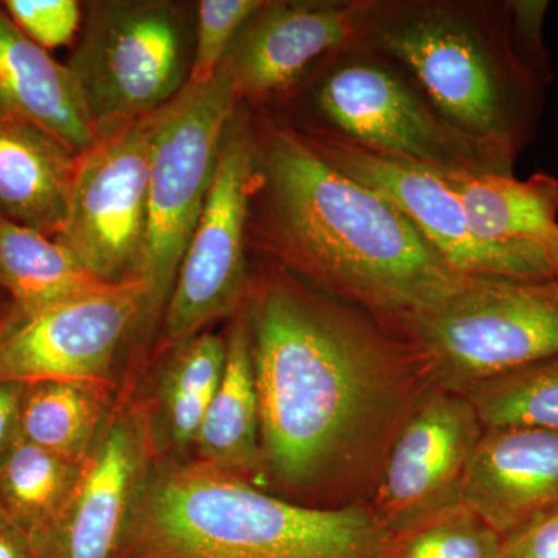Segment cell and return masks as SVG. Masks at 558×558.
Here are the masks:
<instances>
[{"label":"cell","instance_id":"6da1fadb","mask_svg":"<svg viewBox=\"0 0 558 558\" xmlns=\"http://www.w3.org/2000/svg\"><path fill=\"white\" fill-rule=\"evenodd\" d=\"M256 130L248 234L284 266L392 325L464 281L395 205L286 124Z\"/></svg>","mask_w":558,"mask_h":558},{"label":"cell","instance_id":"7a4b0ae2","mask_svg":"<svg viewBox=\"0 0 558 558\" xmlns=\"http://www.w3.org/2000/svg\"><path fill=\"white\" fill-rule=\"evenodd\" d=\"M250 292L264 458L279 480L303 486L339 461L369 421L391 348L354 307L282 271L264 275Z\"/></svg>","mask_w":558,"mask_h":558},{"label":"cell","instance_id":"3957f363","mask_svg":"<svg viewBox=\"0 0 558 558\" xmlns=\"http://www.w3.org/2000/svg\"><path fill=\"white\" fill-rule=\"evenodd\" d=\"M362 46L396 62L449 123L517 160L546 83L513 43L509 2L374 0Z\"/></svg>","mask_w":558,"mask_h":558},{"label":"cell","instance_id":"277c9868","mask_svg":"<svg viewBox=\"0 0 558 558\" xmlns=\"http://www.w3.org/2000/svg\"><path fill=\"white\" fill-rule=\"evenodd\" d=\"M389 545L366 510L301 508L196 461L149 470L116 558H387Z\"/></svg>","mask_w":558,"mask_h":558},{"label":"cell","instance_id":"5b68a950","mask_svg":"<svg viewBox=\"0 0 558 558\" xmlns=\"http://www.w3.org/2000/svg\"><path fill=\"white\" fill-rule=\"evenodd\" d=\"M396 326L447 387L469 391L558 355V279L468 277Z\"/></svg>","mask_w":558,"mask_h":558},{"label":"cell","instance_id":"8992f818","mask_svg":"<svg viewBox=\"0 0 558 558\" xmlns=\"http://www.w3.org/2000/svg\"><path fill=\"white\" fill-rule=\"evenodd\" d=\"M315 101L326 130L392 159L438 172L513 175L515 160L454 128L405 70L362 44L330 64Z\"/></svg>","mask_w":558,"mask_h":558},{"label":"cell","instance_id":"52a82bcc","mask_svg":"<svg viewBox=\"0 0 558 558\" xmlns=\"http://www.w3.org/2000/svg\"><path fill=\"white\" fill-rule=\"evenodd\" d=\"M68 68L102 137L159 112L183 90L189 25L170 2L92 3Z\"/></svg>","mask_w":558,"mask_h":558},{"label":"cell","instance_id":"ba28073f","mask_svg":"<svg viewBox=\"0 0 558 558\" xmlns=\"http://www.w3.org/2000/svg\"><path fill=\"white\" fill-rule=\"evenodd\" d=\"M238 100L222 69L208 84L183 87L156 113L149 174L143 317L167 307L180 263L207 201Z\"/></svg>","mask_w":558,"mask_h":558},{"label":"cell","instance_id":"9c48e42d","mask_svg":"<svg viewBox=\"0 0 558 558\" xmlns=\"http://www.w3.org/2000/svg\"><path fill=\"white\" fill-rule=\"evenodd\" d=\"M255 163L256 130L234 113L165 307V341L174 348L215 319L238 314L247 301L245 247Z\"/></svg>","mask_w":558,"mask_h":558},{"label":"cell","instance_id":"30bf717a","mask_svg":"<svg viewBox=\"0 0 558 558\" xmlns=\"http://www.w3.org/2000/svg\"><path fill=\"white\" fill-rule=\"evenodd\" d=\"M300 134L337 170L391 202L464 277L556 279L553 256L543 245L495 244L476 236L438 171L384 156L326 128Z\"/></svg>","mask_w":558,"mask_h":558},{"label":"cell","instance_id":"8fae6325","mask_svg":"<svg viewBox=\"0 0 558 558\" xmlns=\"http://www.w3.org/2000/svg\"><path fill=\"white\" fill-rule=\"evenodd\" d=\"M156 113L102 135L81 154L57 236L95 277L112 284L142 279Z\"/></svg>","mask_w":558,"mask_h":558},{"label":"cell","instance_id":"7c38bea8","mask_svg":"<svg viewBox=\"0 0 558 558\" xmlns=\"http://www.w3.org/2000/svg\"><path fill=\"white\" fill-rule=\"evenodd\" d=\"M143 279L39 311H0V384H108L120 344L146 306Z\"/></svg>","mask_w":558,"mask_h":558},{"label":"cell","instance_id":"4fadbf2b","mask_svg":"<svg viewBox=\"0 0 558 558\" xmlns=\"http://www.w3.org/2000/svg\"><path fill=\"white\" fill-rule=\"evenodd\" d=\"M374 0L266 2L223 61L238 100L263 101L360 46Z\"/></svg>","mask_w":558,"mask_h":558},{"label":"cell","instance_id":"5bb4252c","mask_svg":"<svg viewBox=\"0 0 558 558\" xmlns=\"http://www.w3.org/2000/svg\"><path fill=\"white\" fill-rule=\"evenodd\" d=\"M483 432L475 407L457 395L435 396L411 416L389 453L374 515L389 537L461 506L462 478Z\"/></svg>","mask_w":558,"mask_h":558},{"label":"cell","instance_id":"9a60e30c","mask_svg":"<svg viewBox=\"0 0 558 558\" xmlns=\"http://www.w3.org/2000/svg\"><path fill=\"white\" fill-rule=\"evenodd\" d=\"M153 432L142 410L120 409L106 421L68 509L43 538L38 558H116L153 458Z\"/></svg>","mask_w":558,"mask_h":558},{"label":"cell","instance_id":"2e32d148","mask_svg":"<svg viewBox=\"0 0 558 558\" xmlns=\"http://www.w3.org/2000/svg\"><path fill=\"white\" fill-rule=\"evenodd\" d=\"M461 505L502 537L558 506V432L484 428L461 484Z\"/></svg>","mask_w":558,"mask_h":558},{"label":"cell","instance_id":"e0dca14e","mask_svg":"<svg viewBox=\"0 0 558 558\" xmlns=\"http://www.w3.org/2000/svg\"><path fill=\"white\" fill-rule=\"evenodd\" d=\"M0 117L36 124L76 154L97 145L100 135L83 92L61 65L28 39L0 7Z\"/></svg>","mask_w":558,"mask_h":558},{"label":"cell","instance_id":"ac0fdd59","mask_svg":"<svg viewBox=\"0 0 558 558\" xmlns=\"http://www.w3.org/2000/svg\"><path fill=\"white\" fill-rule=\"evenodd\" d=\"M80 156L36 124L0 117V216L57 238Z\"/></svg>","mask_w":558,"mask_h":558},{"label":"cell","instance_id":"d6986e66","mask_svg":"<svg viewBox=\"0 0 558 558\" xmlns=\"http://www.w3.org/2000/svg\"><path fill=\"white\" fill-rule=\"evenodd\" d=\"M197 461L244 478L263 461L258 388L245 310L236 314L227 339L226 368L202 421Z\"/></svg>","mask_w":558,"mask_h":558},{"label":"cell","instance_id":"ffe728a7","mask_svg":"<svg viewBox=\"0 0 558 558\" xmlns=\"http://www.w3.org/2000/svg\"><path fill=\"white\" fill-rule=\"evenodd\" d=\"M453 190L476 236L495 244L532 242L553 256L558 242V178L439 172Z\"/></svg>","mask_w":558,"mask_h":558},{"label":"cell","instance_id":"44dd1931","mask_svg":"<svg viewBox=\"0 0 558 558\" xmlns=\"http://www.w3.org/2000/svg\"><path fill=\"white\" fill-rule=\"evenodd\" d=\"M62 242L0 216V289L10 306L39 311L108 288Z\"/></svg>","mask_w":558,"mask_h":558},{"label":"cell","instance_id":"7402d4cb","mask_svg":"<svg viewBox=\"0 0 558 558\" xmlns=\"http://www.w3.org/2000/svg\"><path fill=\"white\" fill-rule=\"evenodd\" d=\"M108 384L46 380L27 384L21 403V438L84 464L105 427Z\"/></svg>","mask_w":558,"mask_h":558},{"label":"cell","instance_id":"603a6c76","mask_svg":"<svg viewBox=\"0 0 558 558\" xmlns=\"http://www.w3.org/2000/svg\"><path fill=\"white\" fill-rule=\"evenodd\" d=\"M83 468L21 438L0 465V506L38 542L68 509Z\"/></svg>","mask_w":558,"mask_h":558},{"label":"cell","instance_id":"cb8c5ba5","mask_svg":"<svg viewBox=\"0 0 558 558\" xmlns=\"http://www.w3.org/2000/svg\"><path fill=\"white\" fill-rule=\"evenodd\" d=\"M227 340L201 332L178 344L161 374V428L175 449L196 442L202 421L218 391L226 368Z\"/></svg>","mask_w":558,"mask_h":558},{"label":"cell","instance_id":"d4e9b609","mask_svg":"<svg viewBox=\"0 0 558 558\" xmlns=\"http://www.w3.org/2000/svg\"><path fill=\"white\" fill-rule=\"evenodd\" d=\"M484 428L537 427L558 432V355L469 389Z\"/></svg>","mask_w":558,"mask_h":558},{"label":"cell","instance_id":"484cf974","mask_svg":"<svg viewBox=\"0 0 558 558\" xmlns=\"http://www.w3.org/2000/svg\"><path fill=\"white\" fill-rule=\"evenodd\" d=\"M502 543L501 534L461 505L391 538L387 558H499Z\"/></svg>","mask_w":558,"mask_h":558},{"label":"cell","instance_id":"4316f807","mask_svg":"<svg viewBox=\"0 0 558 558\" xmlns=\"http://www.w3.org/2000/svg\"><path fill=\"white\" fill-rule=\"evenodd\" d=\"M264 3V0H202L185 86H205L218 75L238 35Z\"/></svg>","mask_w":558,"mask_h":558},{"label":"cell","instance_id":"83f0119b","mask_svg":"<svg viewBox=\"0 0 558 558\" xmlns=\"http://www.w3.org/2000/svg\"><path fill=\"white\" fill-rule=\"evenodd\" d=\"M2 9L28 39L47 51L68 46L81 25L76 0H5Z\"/></svg>","mask_w":558,"mask_h":558},{"label":"cell","instance_id":"f1b7e54d","mask_svg":"<svg viewBox=\"0 0 558 558\" xmlns=\"http://www.w3.org/2000/svg\"><path fill=\"white\" fill-rule=\"evenodd\" d=\"M499 558H558V506L506 535Z\"/></svg>","mask_w":558,"mask_h":558},{"label":"cell","instance_id":"f546056e","mask_svg":"<svg viewBox=\"0 0 558 558\" xmlns=\"http://www.w3.org/2000/svg\"><path fill=\"white\" fill-rule=\"evenodd\" d=\"M24 384H0V465L21 439V403Z\"/></svg>","mask_w":558,"mask_h":558},{"label":"cell","instance_id":"4dcf8cb0","mask_svg":"<svg viewBox=\"0 0 558 558\" xmlns=\"http://www.w3.org/2000/svg\"><path fill=\"white\" fill-rule=\"evenodd\" d=\"M0 558H38L31 537L0 506Z\"/></svg>","mask_w":558,"mask_h":558},{"label":"cell","instance_id":"1f68e13d","mask_svg":"<svg viewBox=\"0 0 558 558\" xmlns=\"http://www.w3.org/2000/svg\"><path fill=\"white\" fill-rule=\"evenodd\" d=\"M553 264H554V275H556V279H558V242H557L556 248H554Z\"/></svg>","mask_w":558,"mask_h":558}]
</instances>
